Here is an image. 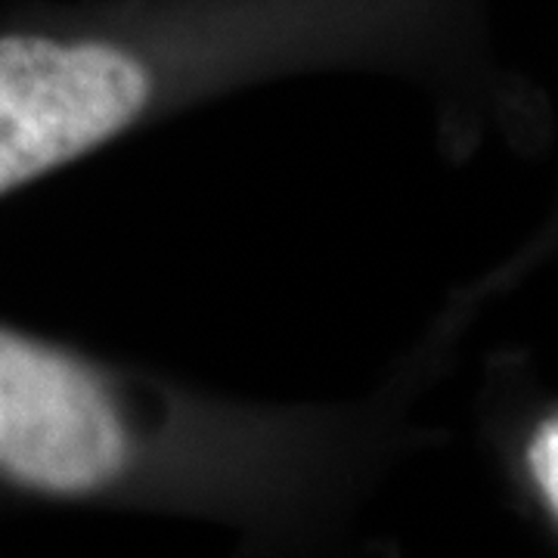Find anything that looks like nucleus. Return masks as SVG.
<instances>
[{"instance_id":"f03ea898","label":"nucleus","mask_w":558,"mask_h":558,"mask_svg":"<svg viewBox=\"0 0 558 558\" xmlns=\"http://www.w3.org/2000/svg\"><path fill=\"white\" fill-rule=\"evenodd\" d=\"M137 462V422L100 369L0 326V481L40 497H102Z\"/></svg>"},{"instance_id":"f257e3e1","label":"nucleus","mask_w":558,"mask_h":558,"mask_svg":"<svg viewBox=\"0 0 558 558\" xmlns=\"http://www.w3.org/2000/svg\"><path fill=\"white\" fill-rule=\"evenodd\" d=\"M153 69L116 35H0V196L134 128L159 87Z\"/></svg>"},{"instance_id":"7ed1b4c3","label":"nucleus","mask_w":558,"mask_h":558,"mask_svg":"<svg viewBox=\"0 0 558 558\" xmlns=\"http://www.w3.org/2000/svg\"><path fill=\"white\" fill-rule=\"evenodd\" d=\"M527 465H531L539 494L558 515V416L537 428V435L527 447Z\"/></svg>"}]
</instances>
